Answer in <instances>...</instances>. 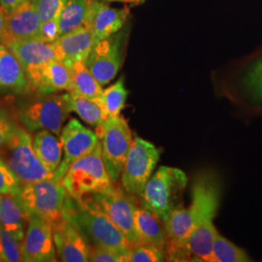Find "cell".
Segmentation results:
<instances>
[{
  "label": "cell",
  "mask_w": 262,
  "mask_h": 262,
  "mask_svg": "<svg viewBox=\"0 0 262 262\" xmlns=\"http://www.w3.org/2000/svg\"><path fill=\"white\" fill-rule=\"evenodd\" d=\"M31 89L19 59L9 48L0 44V90L14 94H26Z\"/></svg>",
  "instance_id": "20"
},
{
  "label": "cell",
  "mask_w": 262,
  "mask_h": 262,
  "mask_svg": "<svg viewBox=\"0 0 262 262\" xmlns=\"http://www.w3.org/2000/svg\"><path fill=\"white\" fill-rule=\"evenodd\" d=\"M143 0H129L128 2H130V3H134V4H136V3H140L142 2Z\"/></svg>",
  "instance_id": "40"
},
{
  "label": "cell",
  "mask_w": 262,
  "mask_h": 262,
  "mask_svg": "<svg viewBox=\"0 0 262 262\" xmlns=\"http://www.w3.org/2000/svg\"><path fill=\"white\" fill-rule=\"evenodd\" d=\"M66 94H41L19 105L17 117L28 131L47 129L60 136L69 113Z\"/></svg>",
  "instance_id": "6"
},
{
  "label": "cell",
  "mask_w": 262,
  "mask_h": 262,
  "mask_svg": "<svg viewBox=\"0 0 262 262\" xmlns=\"http://www.w3.org/2000/svg\"><path fill=\"white\" fill-rule=\"evenodd\" d=\"M64 215L79 228L91 246L130 250V244L109 216L84 201L70 197Z\"/></svg>",
  "instance_id": "2"
},
{
  "label": "cell",
  "mask_w": 262,
  "mask_h": 262,
  "mask_svg": "<svg viewBox=\"0 0 262 262\" xmlns=\"http://www.w3.org/2000/svg\"><path fill=\"white\" fill-rule=\"evenodd\" d=\"M66 94L71 112H75L90 125L98 128L108 118L107 113L98 101L69 92Z\"/></svg>",
  "instance_id": "26"
},
{
  "label": "cell",
  "mask_w": 262,
  "mask_h": 262,
  "mask_svg": "<svg viewBox=\"0 0 262 262\" xmlns=\"http://www.w3.org/2000/svg\"><path fill=\"white\" fill-rule=\"evenodd\" d=\"M31 88L40 94L71 92L72 73L70 67L60 59H53L45 64L26 71Z\"/></svg>",
  "instance_id": "15"
},
{
  "label": "cell",
  "mask_w": 262,
  "mask_h": 262,
  "mask_svg": "<svg viewBox=\"0 0 262 262\" xmlns=\"http://www.w3.org/2000/svg\"><path fill=\"white\" fill-rule=\"evenodd\" d=\"M80 200L108 215L125 236L130 246L141 243L134 223L137 204L133 195L127 193L124 189L116 188L113 186L106 190L86 195Z\"/></svg>",
  "instance_id": "8"
},
{
  "label": "cell",
  "mask_w": 262,
  "mask_h": 262,
  "mask_svg": "<svg viewBox=\"0 0 262 262\" xmlns=\"http://www.w3.org/2000/svg\"><path fill=\"white\" fill-rule=\"evenodd\" d=\"M19 128L9 111L0 105V154L6 148Z\"/></svg>",
  "instance_id": "33"
},
{
  "label": "cell",
  "mask_w": 262,
  "mask_h": 262,
  "mask_svg": "<svg viewBox=\"0 0 262 262\" xmlns=\"http://www.w3.org/2000/svg\"><path fill=\"white\" fill-rule=\"evenodd\" d=\"M72 73V90L69 93L99 101L103 94L100 83L90 71L84 60H78L69 66Z\"/></svg>",
  "instance_id": "25"
},
{
  "label": "cell",
  "mask_w": 262,
  "mask_h": 262,
  "mask_svg": "<svg viewBox=\"0 0 262 262\" xmlns=\"http://www.w3.org/2000/svg\"><path fill=\"white\" fill-rule=\"evenodd\" d=\"M245 84L253 96L262 101V58L250 69L245 79Z\"/></svg>",
  "instance_id": "35"
},
{
  "label": "cell",
  "mask_w": 262,
  "mask_h": 262,
  "mask_svg": "<svg viewBox=\"0 0 262 262\" xmlns=\"http://www.w3.org/2000/svg\"><path fill=\"white\" fill-rule=\"evenodd\" d=\"M42 24L57 19L67 0H31Z\"/></svg>",
  "instance_id": "32"
},
{
  "label": "cell",
  "mask_w": 262,
  "mask_h": 262,
  "mask_svg": "<svg viewBox=\"0 0 262 262\" xmlns=\"http://www.w3.org/2000/svg\"><path fill=\"white\" fill-rule=\"evenodd\" d=\"M61 182L69 195L76 200L114 186L104 164L100 142L94 150L71 164Z\"/></svg>",
  "instance_id": "5"
},
{
  "label": "cell",
  "mask_w": 262,
  "mask_h": 262,
  "mask_svg": "<svg viewBox=\"0 0 262 262\" xmlns=\"http://www.w3.org/2000/svg\"><path fill=\"white\" fill-rule=\"evenodd\" d=\"M134 223L141 243L149 244L163 252L165 251L167 235L163 223L157 215L145 207L137 205Z\"/></svg>",
  "instance_id": "22"
},
{
  "label": "cell",
  "mask_w": 262,
  "mask_h": 262,
  "mask_svg": "<svg viewBox=\"0 0 262 262\" xmlns=\"http://www.w3.org/2000/svg\"><path fill=\"white\" fill-rule=\"evenodd\" d=\"M212 255V262L251 261V258L243 249L230 242L219 232H216L214 239Z\"/></svg>",
  "instance_id": "27"
},
{
  "label": "cell",
  "mask_w": 262,
  "mask_h": 262,
  "mask_svg": "<svg viewBox=\"0 0 262 262\" xmlns=\"http://www.w3.org/2000/svg\"><path fill=\"white\" fill-rule=\"evenodd\" d=\"M29 132L19 127L0 158L5 161L20 185L54 178V173L43 164L34 150Z\"/></svg>",
  "instance_id": "7"
},
{
  "label": "cell",
  "mask_w": 262,
  "mask_h": 262,
  "mask_svg": "<svg viewBox=\"0 0 262 262\" xmlns=\"http://www.w3.org/2000/svg\"><path fill=\"white\" fill-rule=\"evenodd\" d=\"M0 44H7V31H6V17L0 10Z\"/></svg>",
  "instance_id": "38"
},
{
  "label": "cell",
  "mask_w": 262,
  "mask_h": 262,
  "mask_svg": "<svg viewBox=\"0 0 262 262\" xmlns=\"http://www.w3.org/2000/svg\"><path fill=\"white\" fill-rule=\"evenodd\" d=\"M159 157L160 150L154 144L135 137L122 168V189L133 196H140L157 167Z\"/></svg>",
  "instance_id": "10"
},
{
  "label": "cell",
  "mask_w": 262,
  "mask_h": 262,
  "mask_svg": "<svg viewBox=\"0 0 262 262\" xmlns=\"http://www.w3.org/2000/svg\"><path fill=\"white\" fill-rule=\"evenodd\" d=\"M221 199L219 180L211 172H201L191 187V203L187 207L192 230L186 242L187 260L212 262L213 243L217 232L214 220Z\"/></svg>",
  "instance_id": "1"
},
{
  "label": "cell",
  "mask_w": 262,
  "mask_h": 262,
  "mask_svg": "<svg viewBox=\"0 0 262 262\" xmlns=\"http://www.w3.org/2000/svg\"><path fill=\"white\" fill-rule=\"evenodd\" d=\"M125 30H120L96 44L85 60L90 71L101 85L109 84L120 71L124 58Z\"/></svg>",
  "instance_id": "11"
},
{
  "label": "cell",
  "mask_w": 262,
  "mask_h": 262,
  "mask_svg": "<svg viewBox=\"0 0 262 262\" xmlns=\"http://www.w3.org/2000/svg\"><path fill=\"white\" fill-rule=\"evenodd\" d=\"M105 167L114 185L119 182L132 145V132L124 118L108 117L97 128Z\"/></svg>",
  "instance_id": "9"
},
{
  "label": "cell",
  "mask_w": 262,
  "mask_h": 262,
  "mask_svg": "<svg viewBox=\"0 0 262 262\" xmlns=\"http://www.w3.org/2000/svg\"><path fill=\"white\" fill-rule=\"evenodd\" d=\"M127 94L128 92L124 86V80L122 77L115 84L103 90V94L98 102L102 105L108 117L119 116L124 107Z\"/></svg>",
  "instance_id": "28"
},
{
  "label": "cell",
  "mask_w": 262,
  "mask_h": 262,
  "mask_svg": "<svg viewBox=\"0 0 262 262\" xmlns=\"http://www.w3.org/2000/svg\"><path fill=\"white\" fill-rule=\"evenodd\" d=\"M94 0H67L57 19L59 37L88 26Z\"/></svg>",
  "instance_id": "24"
},
{
  "label": "cell",
  "mask_w": 262,
  "mask_h": 262,
  "mask_svg": "<svg viewBox=\"0 0 262 262\" xmlns=\"http://www.w3.org/2000/svg\"><path fill=\"white\" fill-rule=\"evenodd\" d=\"M52 227L56 254L60 261H90L91 245L67 216L64 215Z\"/></svg>",
  "instance_id": "14"
},
{
  "label": "cell",
  "mask_w": 262,
  "mask_h": 262,
  "mask_svg": "<svg viewBox=\"0 0 262 262\" xmlns=\"http://www.w3.org/2000/svg\"><path fill=\"white\" fill-rule=\"evenodd\" d=\"M58 59L68 66L78 60H86L94 46L92 28L84 26L58 38L56 42Z\"/></svg>",
  "instance_id": "18"
},
{
  "label": "cell",
  "mask_w": 262,
  "mask_h": 262,
  "mask_svg": "<svg viewBox=\"0 0 262 262\" xmlns=\"http://www.w3.org/2000/svg\"><path fill=\"white\" fill-rule=\"evenodd\" d=\"M187 185V175L183 170L160 166L142 191L141 204L163 222L172 210L183 204Z\"/></svg>",
  "instance_id": "3"
},
{
  "label": "cell",
  "mask_w": 262,
  "mask_h": 262,
  "mask_svg": "<svg viewBox=\"0 0 262 262\" xmlns=\"http://www.w3.org/2000/svg\"><path fill=\"white\" fill-rule=\"evenodd\" d=\"M21 253L25 262L56 261L52 225L38 216H29L26 235L21 241Z\"/></svg>",
  "instance_id": "13"
},
{
  "label": "cell",
  "mask_w": 262,
  "mask_h": 262,
  "mask_svg": "<svg viewBox=\"0 0 262 262\" xmlns=\"http://www.w3.org/2000/svg\"><path fill=\"white\" fill-rule=\"evenodd\" d=\"M129 16L128 8L117 9L99 0H94L88 20L92 28L94 44L119 32Z\"/></svg>",
  "instance_id": "16"
},
{
  "label": "cell",
  "mask_w": 262,
  "mask_h": 262,
  "mask_svg": "<svg viewBox=\"0 0 262 262\" xmlns=\"http://www.w3.org/2000/svg\"><path fill=\"white\" fill-rule=\"evenodd\" d=\"M128 254L129 251L105 246H91L90 261L128 262Z\"/></svg>",
  "instance_id": "31"
},
{
  "label": "cell",
  "mask_w": 262,
  "mask_h": 262,
  "mask_svg": "<svg viewBox=\"0 0 262 262\" xmlns=\"http://www.w3.org/2000/svg\"><path fill=\"white\" fill-rule=\"evenodd\" d=\"M6 46L17 56L25 72L53 59H58L55 42L46 43L39 40L12 41Z\"/></svg>",
  "instance_id": "19"
},
{
  "label": "cell",
  "mask_w": 262,
  "mask_h": 262,
  "mask_svg": "<svg viewBox=\"0 0 262 262\" xmlns=\"http://www.w3.org/2000/svg\"><path fill=\"white\" fill-rule=\"evenodd\" d=\"M59 38V28L57 19H52L42 24L40 32V41L54 43Z\"/></svg>",
  "instance_id": "36"
},
{
  "label": "cell",
  "mask_w": 262,
  "mask_h": 262,
  "mask_svg": "<svg viewBox=\"0 0 262 262\" xmlns=\"http://www.w3.org/2000/svg\"><path fill=\"white\" fill-rule=\"evenodd\" d=\"M59 137L62 144L63 159L55 172L54 179L61 181L71 164L94 150L100 141L95 132L74 119L62 128Z\"/></svg>",
  "instance_id": "12"
},
{
  "label": "cell",
  "mask_w": 262,
  "mask_h": 262,
  "mask_svg": "<svg viewBox=\"0 0 262 262\" xmlns=\"http://www.w3.org/2000/svg\"><path fill=\"white\" fill-rule=\"evenodd\" d=\"M104 1H112V2H128L129 0H104Z\"/></svg>",
  "instance_id": "39"
},
{
  "label": "cell",
  "mask_w": 262,
  "mask_h": 262,
  "mask_svg": "<svg viewBox=\"0 0 262 262\" xmlns=\"http://www.w3.org/2000/svg\"><path fill=\"white\" fill-rule=\"evenodd\" d=\"M20 187L19 180L0 158V194H19Z\"/></svg>",
  "instance_id": "34"
},
{
  "label": "cell",
  "mask_w": 262,
  "mask_h": 262,
  "mask_svg": "<svg viewBox=\"0 0 262 262\" xmlns=\"http://www.w3.org/2000/svg\"><path fill=\"white\" fill-rule=\"evenodd\" d=\"M166 260L165 253L149 244L139 243L131 246L128 262H161Z\"/></svg>",
  "instance_id": "30"
},
{
  "label": "cell",
  "mask_w": 262,
  "mask_h": 262,
  "mask_svg": "<svg viewBox=\"0 0 262 262\" xmlns=\"http://www.w3.org/2000/svg\"><path fill=\"white\" fill-rule=\"evenodd\" d=\"M28 213L18 194H0V225L23 241L28 224Z\"/></svg>",
  "instance_id": "21"
},
{
  "label": "cell",
  "mask_w": 262,
  "mask_h": 262,
  "mask_svg": "<svg viewBox=\"0 0 262 262\" xmlns=\"http://www.w3.org/2000/svg\"><path fill=\"white\" fill-rule=\"evenodd\" d=\"M23 260L21 242L0 225V262Z\"/></svg>",
  "instance_id": "29"
},
{
  "label": "cell",
  "mask_w": 262,
  "mask_h": 262,
  "mask_svg": "<svg viewBox=\"0 0 262 262\" xmlns=\"http://www.w3.org/2000/svg\"><path fill=\"white\" fill-rule=\"evenodd\" d=\"M32 144L39 159L55 174L62 160L63 150L60 139L52 131L41 129L35 134Z\"/></svg>",
  "instance_id": "23"
},
{
  "label": "cell",
  "mask_w": 262,
  "mask_h": 262,
  "mask_svg": "<svg viewBox=\"0 0 262 262\" xmlns=\"http://www.w3.org/2000/svg\"><path fill=\"white\" fill-rule=\"evenodd\" d=\"M18 196L28 216H38L52 226L63 219L71 197L62 182L54 178L21 185Z\"/></svg>",
  "instance_id": "4"
},
{
  "label": "cell",
  "mask_w": 262,
  "mask_h": 262,
  "mask_svg": "<svg viewBox=\"0 0 262 262\" xmlns=\"http://www.w3.org/2000/svg\"><path fill=\"white\" fill-rule=\"evenodd\" d=\"M5 17L7 44L12 41H40L42 21L31 0Z\"/></svg>",
  "instance_id": "17"
},
{
  "label": "cell",
  "mask_w": 262,
  "mask_h": 262,
  "mask_svg": "<svg viewBox=\"0 0 262 262\" xmlns=\"http://www.w3.org/2000/svg\"><path fill=\"white\" fill-rule=\"evenodd\" d=\"M28 1L30 0H0V10L5 16H7Z\"/></svg>",
  "instance_id": "37"
}]
</instances>
